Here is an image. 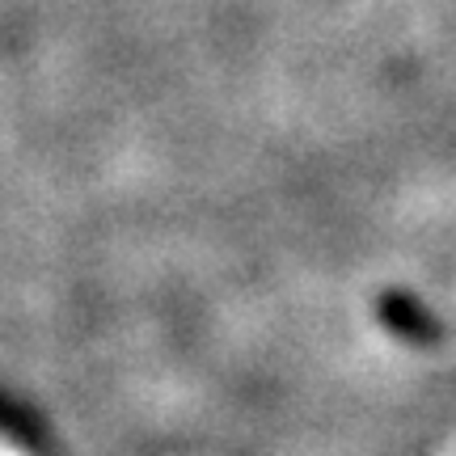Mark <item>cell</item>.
I'll use <instances>...</instances> for the list:
<instances>
[{
    "label": "cell",
    "instance_id": "6da1fadb",
    "mask_svg": "<svg viewBox=\"0 0 456 456\" xmlns=\"http://www.w3.org/2000/svg\"><path fill=\"white\" fill-rule=\"evenodd\" d=\"M0 456H26V452H21V448H13V444L0 440Z\"/></svg>",
    "mask_w": 456,
    "mask_h": 456
}]
</instances>
